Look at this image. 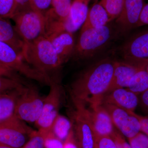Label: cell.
<instances>
[{
    "label": "cell",
    "instance_id": "6da1fadb",
    "mask_svg": "<svg viewBox=\"0 0 148 148\" xmlns=\"http://www.w3.org/2000/svg\"><path fill=\"white\" fill-rule=\"evenodd\" d=\"M116 61L105 59L99 61L81 74L71 86L74 105L92 110L102 105L108 91Z\"/></svg>",
    "mask_w": 148,
    "mask_h": 148
},
{
    "label": "cell",
    "instance_id": "7a4b0ae2",
    "mask_svg": "<svg viewBox=\"0 0 148 148\" xmlns=\"http://www.w3.org/2000/svg\"><path fill=\"white\" fill-rule=\"evenodd\" d=\"M23 59L33 68L50 76L63 65L50 40L40 37L32 42L25 43Z\"/></svg>",
    "mask_w": 148,
    "mask_h": 148
},
{
    "label": "cell",
    "instance_id": "3957f363",
    "mask_svg": "<svg viewBox=\"0 0 148 148\" xmlns=\"http://www.w3.org/2000/svg\"><path fill=\"white\" fill-rule=\"evenodd\" d=\"M45 97L35 86L26 85L16 102L14 115L25 122L35 123L40 116Z\"/></svg>",
    "mask_w": 148,
    "mask_h": 148
},
{
    "label": "cell",
    "instance_id": "277c9868",
    "mask_svg": "<svg viewBox=\"0 0 148 148\" xmlns=\"http://www.w3.org/2000/svg\"><path fill=\"white\" fill-rule=\"evenodd\" d=\"M0 62L29 79L49 86L51 77L33 68L10 46L0 42Z\"/></svg>",
    "mask_w": 148,
    "mask_h": 148
},
{
    "label": "cell",
    "instance_id": "5b68a950",
    "mask_svg": "<svg viewBox=\"0 0 148 148\" xmlns=\"http://www.w3.org/2000/svg\"><path fill=\"white\" fill-rule=\"evenodd\" d=\"M12 19L15 29L25 43L45 36L44 17L32 9L18 12Z\"/></svg>",
    "mask_w": 148,
    "mask_h": 148
},
{
    "label": "cell",
    "instance_id": "8992f818",
    "mask_svg": "<svg viewBox=\"0 0 148 148\" xmlns=\"http://www.w3.org/2000/svg\"><path fill=\"white\" fill-rule=\"evenodd\" d=\"M35 131L14 114L0 122V143L13 148H21Z\"/></svg>",
    "mask_w": 148,
    "mask_h": 148
},
{
    "label": "cell",
    "instance_id": "52a82bcc",
    "mask_svg": "<svg viewBox=\"0 0 148 148\" xmlns=\"http://www.w3.org/2000/svg\"><path fill=\"white\" fill-rule=\"evenodd\" d=\"M50 89L45 97L39 118L34 123L38 130L51 131L61 106L63 95L62 86L56 77H51Z\"/></svg>",
    "mask_w": 148,
    "mask_h": 148
},
{
    "label": "cell",
    "instance_id": "ba28073f",
    "mask_svg": "<svg viewBox=\"0 0 148 148\" xmlns=\"http://www.w3.org/2000/svg\"><path fill=\"white\" fill-rule=\"evenodd\" d=\"M111 34L110 29L107 25L81 30L73 53L81 58L92 56L109 41Z\"/></svg>",
    "mask_w": 148,
    "mask_h": 148
},
{
    "label": "cell",
    "instance_id": "9c48e42d",
    "mask_svg": "<svg viewBox=\"0 0 148 148\" xmlns=\"http://www.w3.org/2000/svg\"><path fill=\"white\" fill-rule=\"evenodd\" d=\"M71 0H52L51 7L44 16L47 38L65 32L64 24L70 14Z\"/></svg>",
    "mask_w": 148,
    "mask_h": 148
},
{
    "label": "cell",
    "instance_id": "30bf717a",
    "mask_svg": "<svg viewBox=\"0 0 148 148\" xmlns=\"http://www.w3.org/2000/svg\"><path fill=\"white\" fill-rule=\"evenodd\" d=\"M72 114L77 142L79 148H97L96 137L88 117L86 109L74 105Z\"/></svg>",
    "mask_w": 148,
    "mask_h": 148
},
{
    "label": "cell",
    "instance_id": "8fae6325",
    "mask_svg": "<svg viewBox=\"0 0 148 148\" xmlns=\"http://www.w3.org/2000/svg\"><path fill=\"white\" fill-rule=\"evenodd\" d=\"M102 105L108 112L114 126L127 139L141 132L140 122L134 115V112L109 104Z\"/></svg>",
    "mask_w": 148,
    "mask_h": 148
},
{
    "label": "cell",
    "instance_id": "7c38bea8",
    "mask_svg": "<svg viewBox=\"0 0 148 148\" xmlns=\"http://www.w3.org/2000/svg\"><path fill=\"white\" fill-rule=\"evenodd\" d=\"M85 109L96 137H111L115 130L110 116L105 107L101 105L92 110Z\"/></svg>",
    "mask_w": 148,
    "mask_h": 148
},
{
    "label": "cell",
    "instance_id": "4fadbf2b",
    "mask_svg": "<svg viewBox=\"0 0 148 148\" xmlns=\"http://www.w3.org/2000/svg\"><path fill=\"white\" fill-rule=\"evenodd\" d=\"M138 103V95L127 88H116L107 92L102 102V104L112 105L132 112H134Z\"/></svg>",
    "mask_w": 148,
    "mask_h": 148
},
{
    "label": "cell",
    "instance_id": "5bb4252c",
    "mask_svg": "<svg viewBox=\"0 0 148 148\" xmlns=\"http://www.w3.org/2000/svg\"><path fill=\"white\" fill-rule=\"evenodd\" d=\"M144 5V0H124L121 12L116 20L123 31L136 27Z\"/></svg>",
    "mask_w": 148,
    "mask_h": 148
},
{
    "label": "cell",
    "instance_id": "9a60e30c",
    "mask_svg": "<svg viewBox=\"0 0 148 148\" xmlns=\"http://www.w3.org/2000/svg\"><path fill=\"white\" fill-rule=\"evenodd\" d=\"M144 69L128 61H116L110 84L107 92L119 88H127L130 79L140 69Z\"/></svg>",
    "mask_w": 148,
    "mask_h": 148
},
{
    "label": "cell",
    "instance_id": "2e32d148",
    "mask_svg": "<svg viewBox=\"0 0 148 148\" xmlns=\"http://www.w3.org/2000/svg\"><path fill=\"white\" fill-rule=\"evenodd\" d=\"M91 0H73L69 17L64 27L66 32L73 33L84 24L88 12V5Z\"/></svg>",
    "mask_w": 148,
    "mask_h": 148
},
{
    "label": "cell",
    "instance_id": "e0dca14e",
    "mask_svg": "<svg viewBox=\"0 0 148 148\" xmlns=\"http://www.w3.org/2000/svg\"><path fill=\"white\" fill-rule=\"evenodd\" d=\"M50 40L62 64L73 54L75 43L73 33L65 32L47 38Z\"/></svg>",
    "mask_w": 148,
    "mask_h": 148
},
{
    "label": "cell",
    "instance_id": "ac0fdd59",
    "mask_svg": "<svg viewBox=\"0 0 148 148\" xmlns=\"http://www.w3.org/2000/svg\"><path fill=\"white\" fill-rule=\"evenodd\" d=\"M125 59H148V31L136 36L125 45L123 49Z\"/></svg>",
    "mask_w": 148,
    "mask_h": 148
},
{
    "label": "cell",
    "instance_id": "d6986e66",
    "mask_svg": "<svg viewBox=\"0 0 148 148\" xmlns=\"http://www.w3.org/2000/svg\"><path fill=\"white\" fill-rule=\"evenodd\" d=\"M0 42L10 46L22 56L25 42L14 26L7 19L0 18Z\"/></svg>",
    "mask_w": 148,
    "mask_h": 148
},
{
    "label": "cell",
    "instance_id": "ffe728a7",
    "mask_svg": "<svg viewBox=\"0 0 148 148\" xmlns=\"http://www.w3.org/2000/svg\"><path fill=\"white\" fill-rule=\"evenodd\" d=\"M22 87L10 90L0 95V122L14 114L16 102Z\"/></svg>",
    "mask_w": 148,
    "mask_h": 148
},
{
    "label": "cell",
    "instance_id": "44dd1931",
    "mask_svg": "<svg viewBox=\"0 0 148 148\" xmlns=\"http://www.w3.org/2000/svg\"><path fill=\"white\" fill-rule=\"evenodd\" d=\"M108 15L100 3H95L88 10L87 16L81 30L106 26L109 22Z\"/></svg>",
    "mask_w": 148,
    "mask_h": 148
},
{
    "label": "cell",
    "instance_id": "7402d4cb",
    "mask_svg": "<svg viewBox=\"0 0 148 148\" xmlns=\"http://www.w3.org/2000/svg\"><path fill=\"white\" fill-rule=\"evenodd\" d=\"M127 88L138 95L148 90V72L144 69L138 70L130 79Z\"/></svg>",
    "mask_w": 148,
    "mask_h": 148
},
{
    "label": "cell",
    "instance_id": "603a6c76",
    "mask_svg": "<svg viewBox=\"0 0 148 148\" xmlns=\"http://www.w3.org/2000/svg\"><path fill=\"white\" fill-rule=\"evenodd\" d=\"M71 122L64 116L59 114L53 123L51 130L59 140H66L71 130Z\"/></svg>",
    "mask_w": 148,
    "mask_h": 148
},
{
    "label": "cell",
    "instance_id": "cb8c5ba5",
    "mask_svg": "<svg viewBox=\"0 0 148 148\" xmlns=\"http://www.w3.org/2000/svg\"><path fill=\"white\" fill-rule=\"evenodd\" d=\"M124 2V0H101L99 3L106 10L110 21L119 16Z\"/></svg>",
    "mask_w": 148,
    "mask_h": 148
},
{
    "label": "cell",
    "instance_id": "d4e9b609",
    "mask_svg": "<svg viewBox=\"0 0 148 148\" xmlns=\"http://www.w3.org/2000/svg\"><path fill=\"white\" fill-rule=\"evenodd\" d=\"M17 12L14 0H0V18H12Z\"/></svg>",
    "mask_w": 148,
    "mask_h": 148
},
{
    "label": "cell",
    "instance_id": "484cf974",
    "mask_svg": "<svg viewBox=\"0 0 148 148\" xmlns=\"http://www.w3.org/2000/svg\"><path fill=\"white\" fill-rule=\"evenodd\" d=\"M45 132L41 130H36L21 148H45Z\"/></svg>",
    "mask_w": 148,
    "mask_h": 148
},
{
    "label": "cell",
    "instance_id": "4316f807",
    "mask_svg": "<svg viewBox=\"0 0 148 148\" xmlns=\"http://www.w3.org/2000/svg\"><path fill=\"white\" fill-rule=\"evenodd\" d=\"M26 84L12 79L0 76V95L10 90L19 88Z\"/></svg>",
    "mask_w": 148,
    "mask_h": 148
},
{
    "label": "cell",
    "instance_id": "83f0119b",
    "mask_svg": "<svg viewBox=\"0 0 148 148\" xmlns=\"http://www.w3.org/2000/svg\"><path fill=\"white\" fill-rule=\"evenodd\" d=\"M128 139L131 148H148V137L143 132Z\"/></svg>",
    "mask_w": 148,
    "mask_h": 148
},
{
    "label": "cell",
    "instance_id": "f1b7e54d",
    "mask_svg": "<svg viewBox=\"0 0 148 148\" xmlns=\"http://www.w3.org/2000/svg\"><path fill=\"white\" fill-rule=\"evenodd\" d=\"M64 143L53 134L51 130L45 132V148H64Z\"/></svg>",
    "mask_w": 148,
    "mask_h": 148
},
{
    "label": "cell",
    "instance_id": "f546056e",
    "mask_svg": "<svg viewBox=\"0 0 148 148\" xmlns=\"http://www.w3.org/2000/svg\"><path fill=\"white\" fill-rule=\"evenodd\" d=\"M51 2L52 0H31L32 8L43 16L51 8Z\"/></svg>",
    "mask_w": 148,
    "mask_h": 148
},
{
    "label": "cell",
    "instance_id": "4dcf8cb0",
    "mask_svg": "<svg viewBox=\"0 0 148 148\" xmlns=\"http://www.w3.org/2000/svg\"><path fill=\"white\" fill-rule=\"evenodd\" d=\"M0 76L17 80L25 83L24 80L23 79L22 77L18 75V73L14 71L1 62H0Z\"/></svg>",
    "mask_w": 148,
    "mask_h": 148
},
{
    "label": "cell",
    "instance_id": "1f68e13d",
    "mask_svg": "<svg viewBox=\"0 0 148 148\" xmlns=\"http://www.w3.org/2000/svg\"><path fill=\"white\" fill-rule=\"evenodd\" d=\"M96 146L97 148H117L110 136L96 137Z\"/></svg>",
    "mask_w": 148,
    "mask_h": 148
},
{
    "label": "cell",
    "instance_id": "d6a6232c",
    "mask_svg": "<svg viewBox=\"0 0 148 148\" xmlns=\"http://www.w3.org/2000/svg\"><path fill=\"white\" fill-rule=\"evenodd\" d=\"M111 137L116 144L117 148H131L129 143L125 140L124 137L116 130Z\"/></svg>",
    "mask_w": 148,
    "mask_h": 148
},
{
    "label": "cell",
    "instance_id": "836d02e7",
    "mask_svg": "<svg viewBox=\"0 0 148 148\" xmlns=\"http://www.w3.org/2000/svg\"><path fill=\"white\" fill-rule=\"evenodd\" d=\"M138 106L148 116V90L138 95Z\"/></svg>",
    "mask_w": 148,
    "mask_h": 148
},
{
    "label": "cell",
    "instance_id": "e575fe53",
    "mask_svg": "<svg viewBox=\"0 0 148 148\" xmlns=\"http://www.w3.org/2000/svg\"><path fill=\"white\" fill-rule=\"evenodd\" d=\"M134 115L138 118L140 122V131L148 137V116H143L133 112Z\"/></svg>",
    "mask_w": 148,
    "mask_h": 148
},
{
    "label": "cell",
    "instance_id": "d590c367",
    "mask_svg": "<svg viewBox=\"0 0 148 148\" xmlns=\"http://www.w3.org/2000/svg\"><path fill=\"white\" fill-rule=\"evenodd\" d=\"M146 25H148V3L143 7L136 27Z\"/></svg>",
    "mask_w": 148,
    "mask_h": 148
},
{
    "label": "cell",
    "instance_id": "8d00e7d4",
    "mask_svg": "<svg viewBox=\"0 0 148 148\" xmlns=\"http://www.w3.org/2000/svg\"><path fill=\"white\" fill-rule=\"evenodd\" d=\"M64 148H79L72 130L64 143Z\"/></svg>",
    "mask_w": 148,
    "mask_h": 148
},
{
    "label": "cell",
    "instance_id": "74e56055",
    "mask_svg": "<svg viewBox=\"0 0 148 148\" xmlns=\"http://www.w3.org/2000/svg\"><path fill=\"white\" fill-rule=\"evenodd\" d=\"M14 1L17 5V12L32 9L31 0H14Z\"/></svg>",
    "mask_w": 148,
    "mask_h": 148
},
{
    "label": "cell",
    "instance_id": "f35d334b",
    "mask_svg": "<svg viewBox=\"0 0 148 148\" xmlns=\"http://www.w3.org/2000/svg\"><path fill=\"white\" fill-rule=\"evenodd\" d=\"M144 68L148 73V59H146L145 65H144Z\"/></svg>",
    "mask_w": 148,
    "mask_h": 148
},
{
    "label": "cell",
    "instance_id": "ab89813d",
    "mask_svg": "<svg viewBox=\"0 0 148 148\" xmlns=\"http://www.w3.org/2000/svg\"><path fill=\"white\" fill-rule=\"evenodd\" d=\"M0 148H13L10 146L7 145L5 144L0 143Z\"/></svg>",
    "mask_w": 148,
    "mask_h": 148
},
{
    "label": "cell",
    "instance_id": "60d3db41",
    "mask_svg": "<svg viewBox=\"0 0 148 148\" xmlns=\"http://www.w3.org/2000/svg\"><path fill=\"white\" fill-rule=\"evenodd\" d=\"M95 1H97V0H95Z\"/></svg>",
    "mask_w": 148,
    "mask_h": 148
}]
</instances>
